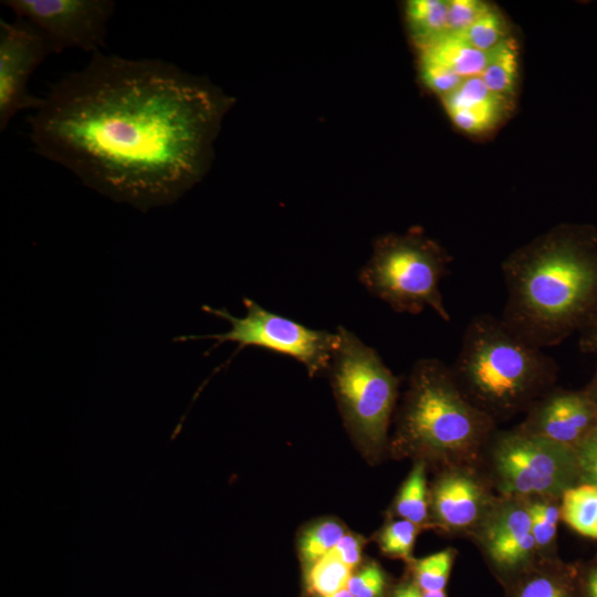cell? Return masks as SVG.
<instances>
[{
  "instance_id": "1",
  "label": "cell",
  "mask_w": 597,
  "mask_h": 597,
  "mask_svg": "<svg viewBox=\"0 0 597 597\" xmlns=\"http://www.w3.org/2000/svg\"><path fill=\"white\" fill-rule=\"evenodd\" d=\"M233 102L170 62L97 52L51 87L29 136L88 188L147 211L203 178Z\"/></svg>"
},
{
  "instance_id": "2",
  "label": "cell",
  "mask_w": 597,
  "mask_h": 597,
  "mask_svg": "<svg viewBox=\"0 0 597 597\" xmlns=\"http://www.w3.org/2000/svg\"><path fill=\"white\" fill-rule=\"evenodd\" d=\"M501 272L502 321L536 347L556 346L597 310V228L558 224L513 251Z\"/></svg>"
},
{
  "instance_id": "3",
  "label": "cell",
  "mask_w": 597,
  "mask_h": 597,
  "mask_svg": "<svg viewBox=\"0 0 597 597\" xmlns=\"http://www.w3.org/2000/svg\"><path fill=\"white\" fill-rule=\"evenodd\" d=\"M450 370L462 394L496 422L526 412L555 387L559 368L501 317L483 313L467 324Z\"/></svg>"
},
{
  "instance_id": "4",
  "label": "cell",
  "mask_w": 597,
  "mask_h": 597,
  "mask_svg": "<svg viewBox=\"0 0 597 597\" xmlns=\"http://www.w3.org/2000/svg\"><path fill=\"white\" fill-rule=\"evenodd\" d=\"M494 429L495 421L462 394L450 366L438 358L415 363L398 412L394 450L448 468L471 467Z\"/></svg>"
},
{
  "instance_id": "5",
  "label": "cell",
  "mask_w": 597,
  "mask_h": 597,
  "mask_svg": "<svg viewBox=\"0 0 597 597\" xmlns=\"http://www.w3.org/2000/svg\"><path fill=\"white\" fill-rule=\"evenodd\" d=\"M452 259L421 230L378 238L358 280L374 296L397 313L416 315L430 308L450 322L440 289Z\"/></svg>"
},
{
  "instance_id": "6",
  "label": "cell",
  "mask_w": 597,
  "mask_h": 597,
  "mask_svg": "<svg viewBox=\"0 0 597 597\" xmlns=\"http://www.w3.org/2000/svg\"><path fill=\"white\" fill-rule=\"evenodd\" d=\"M327 371L347 428L369 452H379L387 440L399 378L379 354L344 326Z\"/></svg>"
},
{
  "instance_id": "7",
  "label": "cell",
  "mask_w": 597,
  "mask_h": 597,
  "mask_svg": "<svg viewBox=\"0 0 597 597\" xmlns=\"http://www.w3.org/2000/svg\"><path fill=\"white\" fill-rule=\"evenodd\" d=\"M491 440L494 480L506 498H555L582 483L575 447L517 427Z\"/></svg>"
},
{
  "instance_id": "8",
  "label": "cell",
  "mask_w": 597,
  "mask_h": 597,
  "mask_svg": "<svg viewBox=\"0 0 597 597\" xmlns=\"http://www.w3.org/2000/svg\"><path fill=\"white\" fill-rule=\"evenodd\" d=\"M245 315L234 317L226 308L203 305L202 310L230 323L228 332L203 336H181L176 342L214 339V346L224 342L237 343L238 352L256 346L286 355L300 362L310 377L327 370L337 345V333L313 329L291 318L266 311L255 301L244 297Z\"/></svg>"
},
{
  "instance_id": "9",
  "label": "cell",
  "mask_w": 597,
  "mask_h": 597,
  "mask_svg": "<svg viewBox=\"0 0 597 597\" xmlns=\"http://www.w3.org/2000/svg\"><path fill=\"white\" fill-rule=\"evenodd\" d=\"M1 3L17 18L39 29L53 53L67 49L101 52L115 9L109 0H3Z\"/></svg>"
},
{
  "instance_id": "10",
  "label": "cell",
  "mask_w": 597,
  "mask_h": 597,
  "mask_svg": "<svg viewBox=\"0 0 597 597\" xmlns=\"http://www.w3.org/2000/svg\"><path fill=\"white\" fill-rule=\"evenodd\" d=\"M53 53L44 34L24 19L0 22V130L20 111L41 107L28 88L34 71Z\"/></svg>"
},
{
  "instance_id": "11",
  "label": "cell",
  "mask_w": 597,
  "mask_h": 597,
  "mask_svg": "<svg viewBox=\"0 0 597 597\" xmlns=\"http://www.w3.org/2000/svg\"><path fill=\"white\" fill-rule=\"evenodd\" d=\"M597 427V409L583 390L553 387L526 411L521 430L575 447Z\"/></svg>"
},
{
  "instance_id": "12",
  "label": "cell",
  "mask_w": 597,
  "mask_h": 597,
  "mask_svg": "<svg viewBox=\"0 0 597 597\" xmlns=\"http://www.w3.org/2000/svg\"><path fill=\"white\" fill-rule=\"evenodd\" d=\"M470 468H449L433 485L432 511L444 530L459 532L476 526L493 506L485 484Z\"/></svg>"
},
{
  "instance_id": "13",
  "label": "cell",
  "mask_w": 597,
  "mask_h": 597,
  "mask_svg": "<svg viewBox=\"0 0 597 597\" xmlns=\"http://www.w3.org/2000/svg\"><path fill=\"white\" fill-rule=\"evenodd\" d=\"M441 100L453 124L470 135H482L495 128L512 103L491 92L481 76L464 78Z\"/></svg>"
},
{
  "instance_id": "14",
  "label": "cell",
  "mask_w": 597,
  "mask_h": 597,
  "mask_svg": "<svg viewBox=\"0 0 597 597\" xmlns=\"http://www.w3.org/2000/svg\"><path fill=\"white\" fill-rule=\"evenodd\" d=\"M525 499L507 498V502L495 504L482 521V540L486 552L511 544L531 533L528 502Z\"/></svg>"
},
{
  "instance_id": "15",
  "label": "cell",
  "mask_w": 597,
  "mask_h": 597,
  "mask_svg": "<svg viewBox=\"0 0 597 597\" xmlns=\"http://www.w3.org/2000/svg\"><path fill=\"white\" fill-rule=\"evenodd\" d=\"M420 52L442 62L462 78L481 76L488 62V52L474 48L460 33H447Z\"/></svg>"
},
{
  "instance_id": "16",
  "label": "cell",
  "mask_w": 597,
  "mask_h": 597,
  "mask_svg": "<svg viewBox=\"0 0 597 597\" xmlns=\"http://www.w3.org/2000/svg\"><path fill=\"white\" fill-rule=\"evenodd\" d=\"M520 69V48L514 36H509L488 52V62L481 78L494 94L512 102Z\"/></svg>"
},
{
  "instance_id": "17",
  "label": "cell",
  "mask_w": 597,
  "mask_h": 597,
  "mask_svg": "<svg viewBox=\"0 0 597 597\" xmlns=\"http://www.w3.org/2000/svg\"><path fill=\"white\" fill-rule=\"evenodd\" d=\"M407 27L421 50L448 33V1L411 0L405 9Z\"/></svg>"
},
{
  "instance_id": "18",
  "label": "cell",
  "mask_w": 597,
  "mask_h": 597,
  "mask_svg": "<svg viewBox=\"0 0 597 597\" xmlns=\"http://www.w3.org/2000/svg\"><path fill=\"white\" fill-rule=\"evenodd\" d=\"M561 520L578 534L597 540V486L579 483L561 495Z\"/></svg>"
},
{
  "instance_id": "19",
  "label": "cell",
  "mask_w": 597,
  "mask_h": 597,
  "mask_svg": "<svg viewBox=\"0 0 597 597\" xmlns=\"http://www.w3.org/2000/svg\"><path fill=\"white\" fill-rule=\"evenodd\" d=\"M396 512L401 519L418 526L427 522L428 492L425 461H418L404 482L396 500Z\"/></svg>"
},
{
  "instance_id": "20",
  "label": "cell",
  "mask_w": 597,
  "mask_h": 597,
  "mask_svg": "<svg viewBox=\"0 0 597 597\" xmlns=\"http://www.w3.org/2000/svg\"><path fill=\"white\" fill-rule=\"evenodd\" d=\"M352 568L332 555L313 563L307 573V587L317 596L334 594L347 587Z\"/></svg>"
},
{
  "instance_id": "21",
  "label": "cell",
  "mask_w": 597,
  "mask_h": 597,
  "mask_svg": "<svg viewBox=\"0 0 597 597\" xmlns=\"http://www.w3.org/2000/svg\"><path fill=\"white\" fill-rule=\"evenodd\" d=\"M460 34L483 52L491 51L512 35L509 22L495 6Z\"/></svg>"
},
{
  "instance_id": "22",
  "label": "cell",
  "mask_w": 597,
  "mask_h": 597,
  "mask_svg": "<svg viewBox=\"0 0 597 597\" xmlns=\"http://www.w3.org/2000/svg\"><path fill=\"white\" fill-rule=\"evenodd\" d=\"M345 534L344 527L335 521H324L314 525L301 538L302 558L311 566L326 556Z\"/></svg>"
},
{
  "instance_id": "23",
  "label": "cell",
  "mask_w": 597,
  "mask_h": 597,
  "mask_svg": "<svg viewBox=\"0 0 597 597\" xmlns=\"http://www.w3.org/2000/svg\"><path fill=\"white\" fill-rule=\"evenodd\" d=\"M454 553L444 549L416 562V584L423 593L443 590L453 564Z\"/></svg>"
},
{
  "instance_id": "24",
  "label": "cell",
  "mask_w": 597,
  "mask_h": 597,
  "mask_svg": "<svg viewBox=\"0 0 597 597\" xmlns=\"http://www.w3.org/2000/svg\"><path fill=\"white\" fill-rule=\"evenodd\" d=\"M528 502L531 533L536 548H547L555 540L557 524L561 520L559 505L551 502L552 498Z\"/></svg>"
},
{
  "instance_id": "25",
  "label": "cell",
  "mask_w": 597,
  "mask_h": 597,
  "mask_svg": "<svg viewBox=\"0 0 597 597\" xmlns=\"http://www.w3.org/2000/svg\"><path fill=\"white\" fill-rule=\"evenodd\" d=\"M419 69L423 84L441 97L453 92L464 80L449 66L423 52H420Z\"/></svg>"
},
{
  "instance_id": "26",
  "label": "cell",
  "mask_w": 597,
  "mask_h": 597,
  "mask_svg": "<svg viewBox=\"0 0 597 597\" xmlns=\"http://www.w3.org/2000/svg\"><path fill=\"white\" fill-rule=\"evenodd\" d=\"M418 528V525L404 519L389 523L380 535L381 551L390 556L409 558Z\"/></svg>"
},
{
  "instance_id": "27",
  "label": "cell",
  "mask_w": 597,
  "mask_h": 597,
  "mask_svg": "<svg viewBox=\"0 0 597 597\" xmlns=\"http://www.w3.org/2000/svg\"><path fill=\"white\" fill-rule=\"evenodd\" d=\"M514 597H574L568 583L552 572H536L517 588Z\"/></svg>"
},
{
  "instance_id": "28",
  "label": "cell",
  "mask_w": 597,
  "mask_h": 597,
  "mask_svg": "<svg viewBox=\"0 0 597 597\" xmlns=\"http://www.w3.org/2000/svg\"><path fill=\"white\" fill-rule=\"evenodd\" d=\"M492 4L481 0L448 1V33H462L479 18L486 13Z\"/></svg>"
},
{
  "instance_id": "29",
  "label": "cell",
  "mask_w": 597,
  "mask_h": 597,
  "mask_svg": "<svg viewBox=\"0 0 597 597\" xmlns=\"http://www.w3.org/2000/svg\"><path fill=\"white\" fill-rule=\"evenodd\" d=\"M536 549L535 541L530 533L516 542L488 552V555L495 565L511 569L530 561Z\"/></svg>"
},
{
  "instance_id": "30",
  "label": "cell",
  "mask_w": 597,
  "mask_h": 597,
  "mask_svg": "<svg viewBox=\"0 0 597 597\" xmlns=\"http://www.w3.org/2000/svg\"><path fill=\"white\" fill-rule=\"evenodd\" d=\"M386 577L376 564L367 565L353 574L347 583V589L355 597H383Z\"/></svg>"
},
{
  "instance_id": "31",
  "label": "cell",
  "mask_w": 597,
  "mask_h": 597,
  "mask_svg": "<svg viewBox=\"0 0 597 597\" xmlns=\"http://www.w3.org/2000/svg\"><path fill=\"white\" fill-rule=\"evenodd\" d=\"M582 483L597 486V427L575 446Z\"/></svg>"
},
{
  "instance_id": "32",
  "label": "cell",
  "mask_w": 597,
  "mask_h": 597,
  "mask_svg": "<svg viewBox=\"0 0 597 597\" xmlns=\"http://www.w3.org/2000/svg\"><path fill=\"white\" fill-rule=\"evenodd\" d=\"M362 549L363 542L358 536L345 534L327 555L336 557L353 569L360 561Z\"/></svg>"
},
{
  "instance_id": "33",
  "label": "cell",
  "mask_w": 597,
  "mask_h": 597,
  "mask_svg": "<svg viewBox=\"0 0 597 597\" xmlns=\"http://www.w3.org/2000/svg\"><path fill=\"white\" fill-rule=\"evenodd\" d=\"M578 347L584 354L597 355V310L579 331Z\"/></svg>"
},
{
  "instance_id": "34",
  "label": "cell",
  "mask_w": 597,
  "mask_h": 597,
  "mask_svg": "<svg viewBox=\"0 0 597 597\" xmlns=\"http://www.w3.org/2000/svg\"><path fill=\"white\" fill-rule=\"evenodd\" d=\"M392 597H422V593L417 584H406L397 588Z\"/></svg>"
},
{
  "instance_id": "35",
  "label": "cell",
  "mask_w": 597,
  "mask_h": 597,
  "mask_svg": "<svg viewBox=\"0 0 597 597\" xmlns=\"http://www.w3.org/2000/svg\"><path fill=\"white\" fill-rule=\"evenodd\" d=\"M585 391L587 392L588 397L590 398V400L593 401L594 406L597 409V363H596V369H595L594 376L589 385L585 388Z\"/></svg>"
},
{
  "instance_id": "36",
  "label": "cell",
  "mask_w": 597,
  "mask_h": 597,
  "mask_svg": "<svg viewBox=\"0 0 597 597\" xmlns=\"http://www.w3.org/2000/svg\"><path fill=\"white\" fill-rule=\"evenodd\" d=\"M587 591L589 597H597V568L593 569L588 576Z\"/></svg>"
},
{
  "instance_id": "37",
  "label": "cell",
  "mask_w": 597,
  "mask_h": 597,
  "mask_svg": "<svg viewBox=\"0 0 597 597\" xmlns=\"http://www.w3.org/2000/svg\"><path fill=\"white\" fill-rule=\"evenodd\" d=\"M318 597H355V596L347 588H344L334 594L326 595V596H318Z\"/></svg>"
},
{
  "instance_id": "38",
  "label": "cell",
  "mask_w": 597,
  "mask_h": 597,
  "mask_svg": "<svg viewBox=\"0 0 597 597\" xmlns=\"http://www.w3.org/2000/svg\"><path fill=\"white\" fill-rule=\"evenodd\" d=\"M422 597H446L444 590L423 593Z\"/></svg>"
}]
</instances>
